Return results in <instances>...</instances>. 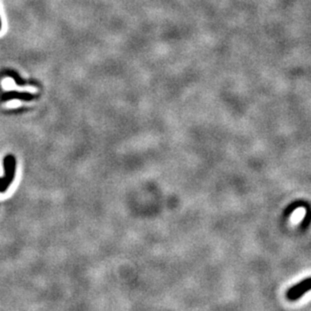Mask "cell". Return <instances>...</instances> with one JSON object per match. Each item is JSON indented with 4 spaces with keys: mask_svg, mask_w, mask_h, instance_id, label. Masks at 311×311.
Wrapping results in <instances>:
<instances>
[{
    "mask_svg": "<svg viewBox=\"0 0 311 311\" xmlns=\"http://www.w3.org/2000/svg\"><path fill=\"white\" fill-rule=\"evenodd\" d=\"M310 290H311V277L304 279L303 281H301V282L297 283L296 285H294L293 287H291L287 291L286 297L291 301H295V300L301 298L305 293H307Z\"/></svg>",
    "mask_w": 311,
    "mask_h": 311,
    "instance_id": "1",
    "label": "cell"
},
{
    "mask_svg": "<svg viewBox=\"0 0 311 311\" xmlns=\"http://www.w3.org/2000/svg\"><path fill=\"white\" fill-rule=\"evenodd\" d=\"M21 105V102L19 100H12V101H9L7 103V108H17Z\"/></svg>",
    "mask_w": 311,
    "mask_h": 311,
    "instance_id": "2",
    "label": "cell"
}]
</instances>
